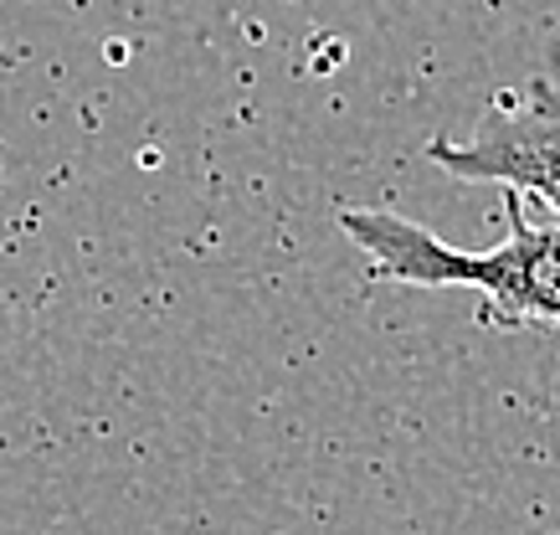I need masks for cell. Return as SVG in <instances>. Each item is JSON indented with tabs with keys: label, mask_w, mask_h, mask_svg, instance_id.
<instances>
[{
	"label": "cell",
	"mask_w": 560,
	"mask_h": 535,
	"mask_svg": "<svg viewBox=\"0 0 560 535\" xmlns=\"http://www.w3.org/2000/svg\"><path fill=\"white\" fill-rule=\"evenodd\" d=\"M427 160L468 186L520 190L560 217V88L535 78L520 93H499L478 114L474 135L427 139Z\"/></svg>",
	"instance_id": "2"
},
{
	"label": "cell",
	"mask_w": 560,
	"mask_h": 535,
	"mask_svg": "<svg viewBox=\"0 0 560 535\" xmlns=\"http://www.w3.org/2000/svg\"><path fill=\"white\" fill-rule=\"evenodd\" d=\"M520 190H504V237L489 247H453L411 217L381 207H345L340 232L360 247L365 278L390 289H474L478 325L556 329L560 325V217L535 222Z\"/></svg>",
	"instance_id": "1"
}]
</instances>
